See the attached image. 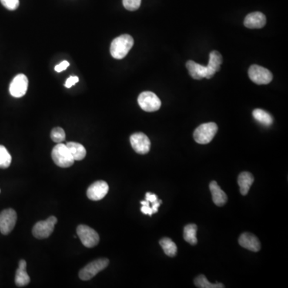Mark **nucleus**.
I'll return each instance as SVG.
<instances>
[{"label": "nucleus", "mask_w": 288, "mask_h": 288, "mask_svg": "<svg viewBox=\"0 0 288 288\" xmlns=\"http://www.w3.org/2000/svg\"><path fill=\"white\" fill-rule=\"evenodd\" d=\"M28 88V78L24 74L17 75L10 84V94L15 98H21L25 95Z\"/></svg>", "instance_id": "11"}, {"label": "nucleus", "mask_w": 288, "mask_h": 288, "mask_svg": "<svg viewBox=\"0 0 288 288\" xmlns=\"http://www.w3.org/2000/svg\"><path fill=\"white\" fill-rule=\"evenodd\" d=\"M186 67L190 75L194 79L200 80L202 78H207L208 69H207L206 66H202V65L195 63V61L189 60L187 62Z\"/></svg>", "instance_id": "16"}, {"label": "nucleus", "mask_w": 288, "mask_h": 288, "mask_svg": "<svg viewBox=\"0 0 288 288\" xmlns=\"http://www.w3.org/2000/svg\"><path fill=\"white\" fill-rule=\"evenodd\" d=\"M78 81H79L78 77L70 76L69 78H68V80L65 83V87H66L67 88H71V87L74 86L75 84H77Z\"/></svg>", "instance_id": "29"}, {"label": "nucleus", "mask_w": 288, "mask_h": 288, "mask_svg": "<svg viewBox=\"0 0 288 288\" xmlns=\"http://www.w3.org/2000/svg\"><path fill=\"white\" fill-rule=\"evenodd\" d=\"M222 64V57L219 51H212L210 56H209V63H208V66H206L207 69H208V75H207L206 78L208 79L212 78L215 74L219 71Z\"/></svg>", "instance_id": "15"}, {"label": "nucleus", "mask_w": 288, "mask_h": 288, "mask_svg": "<svg viewBox=\"0 0 288 288\" xmlns=\"http://www.w3.org/2000/svg\"><path fill=\"white\" fill-rule=\"evenodd\" d=\"M266 16L263 13L256 12L250 13L244 18V26L250 29H260L266 25Z\"/></svg>", "instance_id": "13"}, {"label": "nucleus", "mask_w": 288, "mask_h": 288, "mask_svg": "<svg viewBox=\"0 0 288 288\" xmlns=\"http://www.w3.org/2000/svg\"><path fill=\"white\" fill-rule=\"evenodd\" d=\"M218 132V126L215 122L201 124L194 132V139L199 144H208L213 139Z\"/></svg>", "instance_id": "3"}, {"label": "nucleus", "mask_w": 288, "mask_h": 288, "mask_svg": "<svg viewBox=\"0 0 288 288\" xmlns=\"http://www.w3.org/2000/svg\"><path fill=\"white\" fill-rule=\"evenodd\" d=\"M109 191V186L105 181H96L88 188L87 195L92 201H99L106 196Z\"/></svg>", "instance_id": "12"}, {"label": "nucleus", "mask_w": 288, "mask_h": 288, "mask_svg": "<svg viewBox=\"0 0 288 288\" xmlns=\"http://www.w3.org/2000/svg\"><path fill=\"white\" fill-rule=\"evenodd\" d=\"M152 212L154 213H157L158 212V210H159V207L162 204V200H157L155 202H154L153 203H152Z\"/></svg>", "instance_id": "33"}, {"label": "nucleus", "mask_w": 288, "mask_h": 288, "mask_svg": "<svg viewBox=\"0 0 288 288\" xmlns=\"http://www.w3.org/2000/svg\"><path fill=\"white\" fill-rule=\"evenodd\" d=\"M133 45L134 39L131 35L124 34L120 36L117 37L111 44L110 52L111 56L115 59H122L125 58Z\"/></svg>", "instance_id": "1"}, {"label": "nucleus", "mask_w": 288, "mask_h": 288, "mask_svg": "<svg viewBox=\"0 0 288 288\" xmlns=\"http://www.w3.org/2000/svg\"><path fill=\"white\" fill-rule=\"evenodd\" d=\"M196 233H197V226L196 225L191 223V224L185 226L184 230H183V238H184L185 241L189 243L190 244H197Z\"/></svg>", "instance_id": "22"}, {"label": "nucleus", "mask_w": 288, "mask_h": 288, "mask_svg": "<svg viewBox=\"0 0 288 288\" xmlns=\"http://www.w3.org/2000/svg\"><path fill=\"white\" fill-rule=\"evenodd\" d=\"M66 145L75 160H82L86 157L87 151L82 144L75 142H68Z\"/></svg>", "instance_id": "20"}, {"label": "nucleus", "mask_w": 288, "mask_h": 288, "mask_svg": "<svg viewBox=\"0 0 288 288\" xmlns=\"http://www.w3.org/2000/svg\"><path fill=\"white\" fill-rule=\"evenodd\" d=\"M17 221V214L15 210L8 208L0 213V232L8 235L15 228Z\"/></svg>", "instance_id": "9"}, {"label": "nucleus", "mask_w": 288, "mask_h": 288, "mask_svg": "<svg viewBox=\"0 0 288 288\" xmlns=\"http://www.w3.org/2000/svg\"><path fill=\"white\" fill-rule=\"evenodd\" d=\"M239 243L241 246L252 252H258L260 250V242L259 239L252 234L246 233V232L242 234L239 238Z\"/></svg>", "instance_id": "14"}, {"label": "nucleus", "mask_w": 288, "mask_h": 288, "mask_svg": "<svg viewBox=\"0 0 288 288\" xmlns=\"http://www.w3.org/2000/svg\"><path fill=\"white\" fill-rule=\"evenodd\" d=\"M195 285L199 288H223L224 285L222 283H211L207 279L206 276L200 275L195 278Z\"/></svg>", "instance_id": "24"}, {"label": "nucleus", "mask_w": 288, "mask_h": 288, "mask_svg": "<svg viewBox=\"0 0 288 288\" xmlns=\"http://www.w3.org/2000/svg\"><path fill=\"white\" fill-rule=\"evenodd\" d=\"M51 157L55 164L60 168H70L75 162V159L71 155L66 144L62 142L57 144L56 146L52 149Z\"/></svg>", "instance_id": "2"}, {"label": "nucleus", "mask_w": 288, "mask_h": 288, "mask_svg": "<svg viewBox=\"0 0 288 288\" xmlns=\"http://www.w3.org/2000/svg\"><path fill=\"white\" fill-rule=\"evenodd\" d=\"M253 182L254 176L250 172H242L238 178V183H239L240 193L243 195H248Z\"/></svg>", "instance_id": "19"}, {"label": "nucleus", "mask_w": 288, "mask_h": 288, "mask_svg": "<svg viewBox=\"0 0 288 288\" xmlns=\"http://www.w3.org/2000/svg\"><path fill=\"white\" fill-rule=\"evenodd\" d=\"M57 221L55 216H51L47 220L39 221L34 226L32 234L36 239H47L54 232Z\"/></svg>", "instance_id": "6"}, {"label": "nucleus", "mask_w": 288, "mask_h": 288, "mask_svg": "<svg viewBox=\"0 0 288 288\" xmlns=\"http://www.w3.org/2000/svg\"><path fill=\"white\" fill-rule=\"evenodd\" d=\"M27 268V263L24 259H21L18 263V268L17 269L15 274V284L18 286H24L29 284L30 276H28V272L26 271Z\"/></svg>", "instance_id": "18"}, {"label": "nucleus", "mask_w": 288, "mask_h": 288, "mask_svg": "<svg viewBox=\"0 0 288 288\" xmlns=\"http://www.w3.org/2000/svg\"><path fill=\"white\" fill-rule=\"evenodd\" d=\"M141 212H142V213L145 214V215H150V216H152V214H153L152 208L150 206H142Z\"/></svg>", "instance_id": "32"}, {"label": "nucleus", "mask_w": 288, "mask_h": 288, "mask_svg": "<svg viewBox=\"0 0 288 288\" xmlns=\"http://www.w3.org/2000/svg\"><path fill=\"white\" fill-rule=\"evenodd\" d=\"M11 163V155L5 147L0 145V168L6 169V168H9Z\"/></svg>", "instance_id": "25"}, {"label": "nucleus", "mask_w": 288, "mask_h": 288, "mask_svg": "<svg viewBox=\"0 0 288 288\" xmlns=\"http://www.w3.org/2000/svg\"><path fill=\"white\" fill-rule=\"evenodd\" d=\"M139 107L147 112L158 111L161 107L159 97L152 91H143L138 98Z\"/></svg>", "instance_id": "7"}, {"label": "nucleus", "mask_w": 288, "mask_h": 288, "mask_svg": "<svg viewBox=\"0 0 288 288\" xmlns=\"http://www.w3.org/2000/svg\"><path fill=\"white\" fill-rule=\"evenodd\" d=\"M77 235L84 246L91 248L99 243V235L93 228L87 225H79L77 228Z\"/></svg>", "instance_id": "5"}, {"label": "nucleus", "mask_w": 288, "mask_h": 288, "mask_svg": "<svg viewBox=\"0 0 288 288\" xmlns=\"http://www.w3.org/2000/svg\"><path fill=\"white\" fill-rule=\"evenodd\" d=\"M141 204L142 206H150V202L147 200L141 201Z\"/></svg>", "instance_id": "34"}, {"label": "nucleus", "mask_w": 288, "mask_h": 288, "mask_svg": "<svg viewBox=\"0 0 288 288\" xmlns=\"http://www.w3.org/2000/svg\"><path fill=\"white\" fill-rule=\"evenodd\" d=\"M69 63L68 61H63L62 63L55 66V71H57V72H62L64 70H66L69 67Z\"/></svg>", "instance_id": "30"}, {"label": "nucleus", "mask_w": 288, "mask_h": 288, "mask_svg": "<svg viewBox=\"0 0 288 288\" xmlns=\"http://www.w3.org/2000/svg\"><path fill=\"white\" fill-rule=\"evenodd\" d=\"M122 4L128 11H136L140 7L141 0H122Z\"/></svg>", "instance_id": "27"}, {"label": "nucleus", "mask_w": 288, "mask_h": 288, "mask_svg": "<svg viewBox=\"0 0 288 288\" xmlns=\"http://www.w3.org/2000/svg\"><path fill=\"white\" fill-rule=\"evenodd\" d=\"M132 148L136 153L145 155L151 149V141L146 135L142 132L133 134L130 137Z\"/></svg>", "instance_id": "10"}, {"label": "nucleus", "mask_w": 288, "mask_h": 288, "mask_svg": "<svg viewBox=\"0 0 288 288\" xmlns=\"http://www.w3.org/2000/svg\"><path fill=\"white\" fill-rule=\"evenodd\" d=\"M248 75L251 80L258 85L270 84L273 78V75L269 70L259 65H252L248 70Z\"/></svg>", "instance_id": "8"}, {"label": "nucleus", "mask_w": 288, "mask_h": 288, "mask_svg": "<svg viewBox=\"0 0 288 288\" xmlns=\"http://www.w3.org/2000/svg\"><path fill=\"white\" fill-rule=\"evenodd\" d=\"M159 244L162 246V250L164 251V253L169 257H174L177 254V246L169 238H162L159 241Z\"/></svg>", "instance_id": "23"}, {"label": "nucleus", "mask_w": 288, "mask_h": 288, "mask_svg": "<svg viewBox=\"0 0 288 288\" xmlns=\"http://www.w3.org/2000/svg\"><path fill=\"white\" fill-rule=\"evenodd\" d=\"M146 200L148 201L150 203H153L154 202L158 200V197H157V195H155V194L148 192V193H146Z\"/></svg>", "instance_id": "31"}, {"label": "nucleus", "mask_w": 288, "mask_h": 288, "mask_svg": "<svg viewBox=\"0 0 288 288\" xmlns=\"http://www.w3.org/2000/svg\"><path fill=\"white\" fill-rule=\"evenodd\" d=\"M0 2L10 11H15L19 6V0H0Z\"/></svg>", "instance_id": "28"}, {"label": "nucleus", "mask_w": 288, "mask_h": 288, "mask_svg": "<svg viewBox=\"0 0 288 288\" xmlns=\"http://www.w3.org/2000/svg\"><path fill=\"white\" fill-rule=\"evenodd\" d=\"M211 192H212V199L215 204L219 207L223 206L228 201V196L218 185L215 181H212L209 185Z\"/></svg>", "instance_id": "17"}, {"label": "nucleus", "mask_w": 288, "mask_h": 288, "mask_svg": "<svg viewBox=\"0 0 288 288\" xmlns=\"http://www.w3.org/2000/svg\"><path fill=\"white\" fill-rule=\"evenodd\" d=\"M108 264H109V260L106 258H101V259L92 261L81 269L80 272L78 273V276L82 280H90L101 271L104 270Z\"/></svg>", "instance_id": "4"}, {"label": "nucleus", "mask_w": 288, "mask_h": 288, "mask_svg": "<svg viewBox=\"0 0 288 288\" xmlns=\"http://www.w3.org/2000/svg\"><path fill=\"white\" fill-rule=\"evenodd\" d=\"M254 119L263 124V126L269 127L273 122V118L270 114L262 109H255L252 112Z\"/></svg>", "instance_id": "21"}, {"label": "nucleus", "mask_w": 288, "mask_h": 288, "mask_svg": "<svg viewBox=\"0 0 288 288\" xmlns=\"http://www.w3.org/2000/svg\"><path fill=\"white\" fill-rule=\"evenodd\" d=\"M51 138L56 143H60L65 140L66 134L62 128H55L51 131Z\"/></svg>", "instance_id": "26"}]
</instances>
